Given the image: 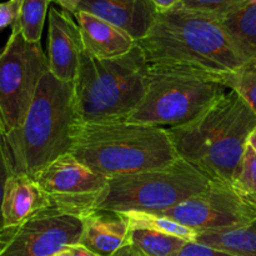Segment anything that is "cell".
<instances>
[{
    "label": "cell",
    "mask_w": 256,
    "mask_h": 256,
    "mask_svg": "<svg viewBox=\"0 0 256 256\" xmlns=\"http://www.w3.org/2000/svg\"><path fill=\"white\" fill-rule=\"evenodd\" d=\"M129 224V228H144V229L154 230V232H162V234L172 235L180 238L185 242H196L198 235L195 230L179 224L170 218L162 216L154 212H120Z\"/></svg>",
    "instance_id": "obj_20"
},
{
    "label": "cell",
    "mask_w": 256,
    "mask_h": 256,
    "mask_svg": "<svg viewBox=\"0 0 256 256\" xmlns=\"http://www.w3.org/2000/svg\"><path fill=\"white\" fill-rule=\"evenodd\" d=\"M174 256H238L225 250L216 249L198 242H189Z\"/></svg>",
    "instance_id": "obj_26"
},
{
    "label": "cell",
    "mask_w": 256,
    "mask_h": 256,
    "mask_svg": "<svg viewBox=\"0 0 256 256\" xmlns=\"http://www.w3.org/2000/svg\"><path fill=\"white\" fill-rule=\"evenodd\" d=\"M256 114L234 89L189 124L169 128L179 158L210 180L234 184L252 132Z\"/></svg>",
    "instance_id": "obj_2"
},
{
    "label": "cell",
    "mask_w": 256,
    "mask_h": 256,
    "mask_svg": "<svg viewBox=\"0 0 256 256\" xmlns=\"http://www.w3.org/2000/svg\"><path fill=\"white\" fill-rule=\"evenodd\" d=\"M232 89L236 90L256 114V60L248 62L238 74Z\"/></svg>",
    "instance_id": "obj_24"
},
{
    "label": "cell",
    "mask_w": 256,
    "mask_h": 256,
    "mask_svg": "<svg viewBox=\"0 0 256 256\" xmlns=\"http://www.w3.org/2000/svg\"><path fill=\"white\" fill-rule=\"evenodd\" d=\"M209 182L206 175L179 158L164 166L110 178L94 210L160 214L202 192Z\"/></svg>",
    "instance_id": "obj_6"
},
{
    "label": "cell",
    "mask_w": 256,
    "mask_h": 256,
    "mask_svg": "<svg viewBox=\"0 0 256 256\" xmlns=\"http://www.w3.org/2000/svg\"><path fill=\"white\" fill-rule=\"evenodd\" d=\"M112 256H145V255H142V252H140L138 249H135L132 245L128 244L125 245V246L120 248V249L118 250V252Z\"/></svg>",
    "instance_id": "obj_31"
},
{
    "label": "cell",
    "mask_w": 256,
    "mask_h": 256,
    "mask_svg": "<svg viewBox=\"0 0 256 256\" xmlns=\"http://www.w3.org/2000/svg\"><path fill=\"white\" fill-rule=\"evenodd\" d=\"M32 179L52 206L79 218L94 212L109 180L80 162L72 154L54 160Z\"/></svg>",
    "instance_id": "obj_11"
},
{
    "label": "cell",
    "mask_w": 256,
    "mask_h": 256,
    "mask_svg": "<svg viewBox=\"0 0 256 256\" xmlns=\"http://www.w3.org/2000/svg\"><path fill=\"white\" fill-rule=\"evenodd\" d=\"M160 215L202 234L252 224L256 220V208L245 202L232 185L210 180L206 189Z\"/></svg>",
    "instance_id": "obj_9"
},
{
    "label": "cell",
    "mask_w": 256,
    "mask_h": 256,
    "mask_svg": "<svg viewBox=\"0 0 256 256\" xmlns=\"http://www.w3.org/2000/svg\"><path fill=\"white\" fill-rule=\"evenodd\" d=\"M5 134H6V128H5V122H4V119H2V110H0V135H5Z\"/></svg>",
    "instance_id": "obj_33"
},
{
    "label": "cell",
    "mask_w": 256,
    "mask_h": 256,
    "mask_svg": "<svg viewBox=\"0 0 256 256\" xmlns=\"http://www.w3.org/2000/svg\"><path fill=\"white\" fill-rule=\"evenodd\" d=\"M48 70L49 60L40 42H28L12 30L0 50V110L6 132L22 126Z\"/></svg>",
    "instance_id": "obj_8"
},
{
    "label": "cell",
    "mask_w": 256,
    "mask_h": 256,
    "mask_svg": "<svg viewBox=\"0 0 256 256\" xmlns=\"http://www.w3.org/2000/svg\"><path fill=\"white\" fill-rule=\"evenodd\" d=\"M248 144H249L256 152V129L252 132V135L249 136V142H248Z\"/></svg>",
    "instance_id": "obj_32"
},
{
    "label": "cell",
    "mask_w": 256,
    "mask_h": 256,
    "mask_svg": "<svg viewBox=\"0 0 256 256\" xmlns=\"http://www.w3.org/2000/svg\"><path fill=\"white\" fill-rule=\"evenodd\" d=\"M220 20L246 62L256 60V0H246Z\"/></svg>",
    "instance_id": "obj_17"
},
{
    "label": "cell",
    "mask_w": 256,
    "mask_h": 256,
    "mask_svg": "<svg viewBox=\"0 0 256 256\" xmlns=\"http://www.w3.org/2000/svg\"><path fill=\"white\" fill-rule=\"evenodd\" d=\"M68 250H69L70 256H99L82 244L72 245V246L68 248Z\"/></svg>",
    "instance_id": "obj_29"
},
{
    "label": "cell",
    "mask_w": 256,
    "mask_h": 256,
    "mask_svg": "<svg viewBox=\"0 0 256 256\" xmlns=\"http://www.w3.org/2000/svg\"><path fill=\"white\" fill-rule=\"evenodd\" d=\"M82 232V218L49 206L0 232V256H52L79 244Z\"/></svg>",
    "instance_id": "obj_10"
},
{
    "label": "cell",
    "mask_w": 256,
    "mask_h": 256,
    "mask_svg": "<svg viewBox=\"0 0 256 256\" xmlns=\"http://www.w3.org/2000/svg\"><path fill=\"white\" fill-rule=\"evenodd\" d=\"M228 88L202 75L149 66L145 96L128 122L169 128L189 124L212 106Z\"/></svg>",
    "instance_id": "obj_7"
},
{
    "label": "cell",
    "mask_w": 256,
    "mask_h": 256,
    "mask_svg": "<svg viewBox=\"0 0 256 256\" xmlns=\"http://www.w3.org/2000/svg\"><path fill=\"white\" fill-rule=\"evenodd\" d=\"M196 242L238 256H256V220L235 229L202 232Z\"/></svg>",
    "instance_id": "obj_18"
},
{
    "label": "cell",
    "mask_w": 256,
    "mask_h": 256,
    "mask_svg": "<svg viewBox=\"0 0 256 256\" xmlns=\"http://www.w3.org/2000/svg\"><path fill=\"white\" fill-rule=\"evenodd\" d=\"M76 12H89L115 25L136 42L146 36L159 12L150 0H82Z\"/></svg>",
    "instance_id": "obj_13"
},
{
    "label": "cell",
    "mask_w": 256,
    "mask_h": 256,
    "mask_svg": "<svg viewBox=\"0 0 256 256\" xmlns=\"http://www.w3.org/2000/svg\"><path fill=\"white\" fill-rule=\"evenodd\" d=\"M65 10H49L48 60L49 72L62 82H74L84 54L82 32L75 18Z\"/></svg>",
    "instance_id": "obj_12"
},
{
    "label": "cell",
    "mask_w": 256,
    "mask_h": 256,
    "mask_svg": "<svg viewBox=\"0 0 256 256\" xmlns=\"http://www.w3.org/2000/svg\"><path fill=\"white\" fill-rule=\"evenodd\" d=\"M14 174L12 156H10L9 148L5 142L4 135H0V232L4 230V220H2V200H4L5 186H6L8 179Z\"/></svg>",
    "instance_id": "obj_25"
},
{
    "label": "cell",
    "mask_w": 256,
    "mask_h": 256,
    "mask_svg": "<svg viewBox=\"0 0 256 256\" xmlns=\"http://www.w3.org/2000/svg\"><path fill=\"white\" fill-rule=\"evenodd\" d=\"M72 154L108 179L164 166L179 159L165 128L128 120L80 122Z\"/></svg>",
    "instance_id": "obj_4"
},
{
    "label": "cell",
    "mask_w": 256,
    "mask_h": 256,
    "mask_svg": "<svg viewBox=\"0 0 256 256\" xmlns=\"http://www.w3.org/2000/svg\"><path fill=\"white\" fill-rule=\"evenodd\" d=\"M189 242L144 228H129L128 244L145 256H174Z\"/></svg>",
    "instance_id": "obj_19"
},
{
    "label": "cell",
    "mask_w": 256,
    "mask_h": 256,
    "mask_svg": "<svg viewBox=\"0 0 256 256\" xmlns=\"http://www.w3.org/2000/svg\"><path fill=\"white\" fill-rule=\"evenodd\" d=\"M82 232L79 244L99 256H112L128 245L129 224L120 212L94 210L82 218Z\"/></svg>",
    "instance_id": "obj_15"
},
{
    "label": "cell",
    "mask_w": 256,
    "mask_h": 256,
    "mask_svg": "<svg viewBox=\"0 0 256 256\" xmlns=\"http://www.w3.org/2000/svg\"><path fill=\"white\" fill-rule=\"evenodd\" d=\"M52 256H70V252H69V250L65 249V250H62V252H58V254H55V255H52Z\"/></svg>",
    "instance_id": "obj_34"
},
{
    "label": "cell",
    "mask_w": 256,
    "mask_h": 256,
    "mask_svg": "<svg viewBox=\"0 0 256 256\" xmlns=\"http://www.w3.org/2000/svg\"><path fill=\"white\" fill-rule=\"evenodd\" d=\"M246 0H182L179 6L222 18Z\"/></svg>",
    "instance_id": "obj_23"
},
{
    "label": "cell",
    "mask_w": 256,
    "mask_h": 256,
    "mask_svg": "<svg viewBox=\"0 0 256 256\" xmlns=\"http://www.w3.org/2000/svg\"><path fill=\"white\" fill-rule=\"evenodd\" d=\"M52 2H55L56 4L60 5V8H62V10L74 15V12H76L78 9V5H79V2H82V0H52Z\"/></svg>",
    "instance_id": "obj_30"
},
{
    "label": "cell",
    "mask_w": 256,
    "mask_h": 256,
    "mask_svg": "<svg viewBox=\"0 0 256 256\" xmlns=\"http://www.w3.org/2000/svg\"><path fill=\"white\" fill-rule=\"evenodd\" d=\"M52 206L32 176L14 172L8 179L2 200L4 229L15 228L26 222L38 212Z\"/></svg>",
    "instance_id": "obj_16"
},
{
    "label": "cell",
    "mask_w": 256,
    "mask_h": 256,
    "mask_svg": "<svg viewBox=\"0 0 256 256\" xmlns=\"http://www.w3.org/2000/svg\"><path fill=\"white\" fill-rule=\"evenodd\" d=\"M149 65L139 45L128 54L99 60L82 55L75 79L80 122L128 120L145 96Z\"/></svg>",
    "instance_id": "obj_5"
},
{
    "label": "cell",
    "mask_w": 256,
    "mask_h": 256,
    "mask_svg": "<svg viewBox=\"0 0 256 256\" xmlns=\"http://www.w3.org/2000/svg\"><path fill=\"white\" fill-rule=\"evenodd\" d=\"M50 2L52 0H22L19 15L12 30L22 32L28 42H40Z\"/></svg>",
    "instance_id": "obj_21"
},
{
    "label": "cell",
    "mask_w": 256,
    "mask_h": 256,
    "mask_svg": "<svg viewBox=\"0 0 256 256\" xmlns=\"http://www.w3.org/2000/svg\"><path fill=\"white\" fill-rule=\"evenodd\" d=\"M232 188L239 194L256 198V152L249 144Z\"/></svg>",
    "instance_id": "obj_22"
},
{
    "label": "cell",
    "mask_w": 256,
    "mask_h": 256,
    "mask_svg": "<svg viewBox=\"0 0 256 256\" xmlns=\"http://www.w3.org/2000/svg\"><path fill=\"white\" fill-rule=\"evenodd\" d=\"M79 125L74 82H62L48 70L22 126L4 135L14 172L34 178L50 162L72 154Z\"/></svg>",
    "instance_id": "obj_3"
},
{
    "label": "cell",
    "mask_w": 256,
    "mask_h": 256,
    "mask_svg": "<svg viewBox=\"0 0 256 256\" xmlns=\"http://www.w3.org/2000/svg\"><path fill=\"white\" fill-rule=\"evenodd\" d=\"M22 0H8L0 2V30L12 26L19 15Z\"/></svg>",
    "instance_id": "obj_27"
},
{
    "label": "cell",
    "mask_w": 256,
    "mask_h": 256,
    "mask_svg": "<svg viewBox=\"0 0 256 256\" xmlns=\"http://www.w3.org/2000/svg\"><path fill=\"white\" fill-rule=\"evenodd\" d=\"M138 45L149 66L194 72L228 89L248 64L220 18L180 6L158 12Z\"/></svg>",
    "instance_id": "obj_1"
},
{
    "label": "cell",
    "mask_w": 256,
    "mask_h": 256,
    "mask_svg": "<svg viewBox=\"0 0 256 256\" xmlns=\"http://www.w3.org/2000/svg\"><path fill=\"white\" fill-rule=\"evenodd\" d=\"M156 6L158 12H168L179 6L182 0H150Z\"/></svg>",
    "instance_id": "obj_28"
},
{
    "label": "cell",
    "mask_w": 256,
    "mask_h": 256,
    "mask_svg": "<svg viewBox=\"0 0 256 256\" xmlns=\"http://www.w3.org/2000/svg\"><path fill=\"white\" fill-rule=\"evenodd\" d=\"M75 20L82 32L84 52L99 60L128 54L138 44L129 34L115 25L85 12H76Z\"/></svg>",
    "instance_id": "obj_14"
}]
</instances>
